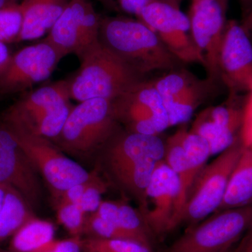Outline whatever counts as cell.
I'll return each mask as SVG.
<instances>
[{
    "label": "cell",
    "instance_id": "obj_1",
    "mask_svg": "<svg viewBox=\"0 0 252 252\" xmlns=\"http://www.w3.org/2000/svg\"><path fill=\"white\" fill-rule=\"evenodd\" d=\"M97 154L109 178L140 205L156 167L164 160L165 142L158 135L122 127Z\"/></svg>",
    "mask_w": 252,
    "mask_h": 252
},
{
    "label": "cell",
    "instance_id": "obj_2",
    "mask_svg": "<svg viewBox=\"0 0 252 252\" xmlns=\"http://www.w3.org/2000/svg\"><path fill=\"white\" fill-rule=\"evenodd\" d=\"M98 40L118 59L146 77L155 71L174 69L180 61L140 20L102 17Z\"/></svg>",
    "mask_w": 252,
    "mask_h": 252
},
{
    "label": "cell",
    "instance_id": "obj_3",
    "mask_svg": "<svg viewBox=\"0 0 252 252\" xmlns=\"http://www.w3.org/2000/svg\"><path fill=\"white\" fill-rule=\"evenodd\" d=\"M77 57L80 67L67 79L70 98L78 102L94 98L114 100L147 81L146 76L118 59L99 40Z\"/></svg>",
    "mask_w": 252,
    "mask_h": 252
},
{
    "label": "cell",
    "instance_id": "obj_4",
    "mask_svg": "<svg viewBox=\"0 0 252 252\" xmlns=\"http://www.w3.org/2000/svg\"><path fill=\"white\" fill-rule=\"evenodd\" d=\"M70 99L67 79L57 81L25 94L6 110L2 119L53 141L74 107Z\"/></svg>",
    "mask_w": 252,
    "mask_h": 252
},
{
    "label": "cell",
    "instance_id": "obj_5",
    "mask_svg": "<svg viewBox=\"0 0 252 252\" xmlns=\"http://www.w3.org/2000/svg\"><path fill=\"white\" fill-rule=\"evenodd\" d=\"M121 128L112 101L87 99L73 107L62 130L52 142L69 155L89 157L97 154Z\"/></svg>",
    "mask_w": 252,
    "mask_h": 252
},
{
    "label": "cell",
    "instance_id": "obj_6",
    "mask_svg": "<svg viewBox=\"0 0 252 252\" xmlns=\"http://www.w3.org/2000/svg\"><path fill=\"white\" fill-rule=\"evenodd\" d=\"M187 201L178 176L163 160L154 170L139 212L152 234L162 236L182 223Z\"/></svg>",
    "mask_w": 252,
    "mask_h": 252
},
{
    "label": "cell",
    "instance_id": "obj_7",
    "mask_svg": "<svg viewBox=\"0 0 252 252\" xmlns=\"http://www.w3.org/2000/svg\"><path fill=\"white\" fill-rule=\"evenodd\" d=\"M4 122L33 166L51 187L54 195L91 180L95 175L67 157L52 141L31 133L15 124Z\"/></svg>",
    "mask_w": 252,
    "mask_h": 252
},
{
    "label": "cell",
    "instance_id": "obj_8",
    "mask_svg": "<svg viewBox=\"0 0 252 252\" xmlns=\"http://www.w3.org/2000/svg\"><path fill=\"white\" fill-rule=\"evenodd\" d=\"M252 223V205L215 212L189 227L168 252H220L233 247Z\"/></svg>",
    "mask_w": 252,
    "mask_h": 252
},
{
    "label": "cell",
    "instance_id": "obj_9",
    "mask_svg": "<svg viewBox=\"0 0 252 252\" xmlns=\"http://www.w3.org/2000/svg\"><path fill=\"white\" fill-rule=\"evenodd\" d=\"M242 152L243 146L238 138L229 148L205 165L189 192L182 223L193 226L218 210Z\"/></svg>",
    "mask_w": 252,
    "mask_h": 252
},
{
    "label": "cell",
    "instance_id": "obj_10",
    "mask_svg": "<svg viewBox=\"0 0 252 252\" xmlns=\"http://www.w3.org/2000/svg\"><path fill=\"white\" fill-rule=\"evenodd\" d=\"M137 16L179 61L200 63L205 66L203 57L192 37L190 20L180 8L161 0H152Z\"/></svg>",
    "mask_w": 252,
    "mask_h": 252
},
{
    "label": "cell",
    "instance_id": "obj_11",
    "mask_svg": "<svg viewBox=\"0 0 252 252\" xmlns=\"http://www.w3.org/2000/svg\"><path fill=\"white\" fill-rule=\"evenodd\" d=\"M101 19L91 0H69L43 40L51 44L62 59L69 54L79 56L98 40Z\"/></svg>",
    "mask_w": 252,
    "mask_h": 252
},
{
    "label": "cell",
    "instance_id": "obj_12",
    "mask_svg": "<svg viewBox=\"0 0 252 252\" xmlns=\"http://www.w3.org/2000/svg\"><path fill=\"white\" fill-rule=\"evenodd\" d=\"M112 103L116 119L128 132L158 135L170 127L162 97L152 81H145Z\"/></svg>",
    "mask_w": 252,
    "mask_h": 252
},
{
    "label": "cell",
    "instance_id": "obj_13",
    "mask_svg": "<svg viewBox=\"0 0 252 252\" xmlns=\"http://www.w3.org/2000/svg\"><path fill=\"white\" fill-rule=\"evenodd\" d=\"M61 60L56 49L44 40L19 50L0 74V96L24 92L46 80Z\"/></svg>",
    "mask_w": 252,
    "mask_h": 252
},
{
    "label": "cell",
    "instance_id": "obj_14",
    "mask_svg": "<svg viewBox=\"0 0 252 252\" xmlns=\"http://www.w3.org/2000/svg\"><path fill=\"white\" fill-rule=\"evenodd\" d=\"M190 32L212 79L220 77V56L225 28V6L218 0H191Z\"/></svg>",
    "mask_w": 252,
    "mask_h": 252
},
{
    "label": "cell",
    "instance_id": "obj_15",
    "mask_svg": "<svg viewBox=\"0 0 252 252\" xmlns=\"http://www.w3.org/2000/svg\"><path fill=\"white\" fill-rule=\"evenodd\" d=\"M0 185L16 189L32 209L39 205L42 196L39 172L2 119L0 121Z\"/></svg>",
    "mask_w": 252,
    "mask_h": 252
},
{
    "label": "cell",
    "instance_id": "obj_16",
    "mask_svg": "<svg viewBox=\"0 0 252 252\" xmlns=\"http://www.w3.org/2000/svg\"><path fill=\"white\" fill-rule=\"evenodd\" d=\"M220 78L230 94L252 89V41L245 26L235 21L225 25L220 56Z\"/></svg>",
    "mask_w": 252,
    "mask_h": 252
},
{
    "label": "cell",
    "instance_id": "obj_17",
    "mask_svg": "<svg viewBox=\"0 0 252 252\" xmlns=\"http://www.w3.org/2000/svg\"><path fill=\"white\" fill-rule=\"evenodd\" d=\"M69 0H23V24L17 42L32 40L49 33Z\"/></svg>",
    "mask_w": 252,
    "mask_h": 252
},
{
    "label": "cell",
    "instance_id": "obj_18",
    "mask_svg": "<svg viewBox=\"0 0 252 252\" xmlns=\"http://www.w3.org/2000/svg\"><path fill=\"white\" fill-rule=\"evenodd\" d=\"M124 231L129 238L152 248V234L140 215L127 204L115 201H102L95 212Z\"/></svg>",
    "mask_w": 252,
    "mask_h": 252
},
{
    "label": "cell",
    "instance_id": "obj_19",
    "mask_svg": "<svg viewBox=\"0 0 252 252\" xmlns=\"http://www.w3.org/2000/svg\"><path fill=\"white\" fill-rule=\"evenodd\" d=\"M252 205V151L243 148L230 177L223 201L215 212Z\"/></svg>",
    "mask_w": 252,
    "mask_h": 252
},
{
    "label": "cell",
    "instance_id": "obj_20",
    "mask_svg": "<svg viewBox=\"0 0 252 252\" xmlns=\"http://www.w3.org/2000/svg\"><path fill=\"white\" fill-rule=\"evenodd\" d=\"M34 217L32 208L26 198L16 189L7 187L0 209V242L11 238Z\"/></svg>",
    "mask_w": 252,
    "mask_h": 252
},
{
    "label": "cell",
    "instance_id": "obj_21",
    "mask_svg": "<svg viewBox=\"0 0 252 252\" xmlns=\"http://www.w3.org/2000/svg\"><path fill=\"white\" fill-rule=\"evenodd\" d=\"M54 235L52 223L34 217L11 237L9 251L36 252L54 240Z\"/></svg>",
    "mask_w": 252,
    "mask_h": 252
},
{
    "label": "cell",
    "instance_id": "obj_22",
    "mask_svg": "<svg viewBox=\"0 0 252 252\" xmlns=\"http://www.w3.org/2000/svg\"><path fill=\"white\" fill-rule=\"evenodd\" d=\"M207 84L197 81L180 94L162 99L170 127L189 122L205 94Z\"/></svg>",
    "mask_w": 252,
    "mask_h": 252
},
{
    "label": "cell",
    "instance_id": "obj_23",
    "mask_svg": "<svg viewBox=\"0 0 252 252\" xmlns=\"http://www.w3.org/2000/svg\"><path fill=\"white\" fill-rule=\"evenodd\" d=\"M186 128L187 126L183 124L180 129L165 142L164 161L178 176L184 192L188 198L189 192L196 177L189 163L182 144V139Z\"/></svg>",
    "mask_w": 252,
    "mask_h": 252
},
{
    "label": "cell",
    "instance_id": "obj_24",
    "mask_svg": "<svg viewBox=\"0 0 252 252\" xmlns=\"http://www.w3.org/2000/svg\"><path fill=\"white\" fill-rule=\"evenodd\" d=\"M190 131L207 140L212 156L224 152L239 138L238 133L213 122L204 111L194 121Z\"/></svg>",
    "mask_w": 252,
    "mask_h": 252
},
{
    "label": "cell",
    "instance_id": "obj_25",
    "mask_svg": "<svg viewBox=\"0 0 252 252\" xmlns=\"http://www.w3.org/2000/svg\"><path fill=\"white\" fill-rule=\"evenodd\" d=\"M182 144L194 175L197 177L212 156L208 142L201 136L187 130V127L184 132Z\"/></svg>",
    "mask_w": 252,
    "mask_h": 252
},
{
    "label": "cell",
    "instance_id": "obj_26",
    "mask_svg": "<svg viewBox=\"0 0 252 252\" xmlns=\"http://www.w3.org/2000/svg\"><path fill=\"white\" fill-rule=\"evenodd\" d=\"M82 248L87 252H152L150 247L124 239L89 238L82 240Z\"/></svg>",
    "mask_w": 252,
    "mask_h": 252
},
{
    "label": "cell",
    "instance_id": "obj_27",
    "mask_svg": "<svg viewBox=\"0 0 252 252\" xmlns=\"http://www.w3.org/2000/svg\"><path fill=\"white\" fill-rule=\"evenodd\" d=\"M22 24V12L18 3L0 9V41L6 44L17 42Z\"/></svg>",
    "mask_w": 252,
    "mask_h": 252
},
{
    "label": "cell",
    "instance_id": "obj_28",
    "mask_svg": "<svg viewBox=\"0 0 252 252\" xmlns=\"http://www.w3.org/2000/svg\"><path fill=\"white\" fill-rule=\"evenodd\" d=\"M196 81L189 73L179 72L167 74L152 81V84L162 99H165L180 94Z\"/></svg>",
    "mask_w": 252,
    "mask_h": 252
},
{
    "label": "cell",
    "instance_id": "obj_29",
    "mask_svg": "<svg viewBox=\"0 0 252 252\" xmlns=\"http://www.w3.org/2000/svg\"><path fill=\"white\" fill-rule=\"evenodd\" d=\"M86 214L78 204H63L57 206L58 220L73 237L84 233Z\"/></svg>",
    "mask_w": 252,
    "mask_h": 252
},
{
    "label": "cell",
    "instance_id": "obj_30",
    "mask_svg": "<svg viewBox=\"0 0 252 252\" xmlns=\"http://www.w3.org/2000/svg\"><path fill=\"white\" fill-rule=\"evenodd\" d=\"M105 190V184L96 175L91 180L78 205L86 214L95 212L102 203V195Z\"/></svg>",
    "mask_w": 252,
    "mask_h": 252
},
{
    "label": "cell",
    "instance_id": "obj_31",
    "mask_svg": "<svg viewBox=\"0 0 252 252\" xmlns=\"http://www.w3.org/2000/svg\"><path fill=\"white\" fill-rule=\"evenodd\" d=\"M243 101V119L239 140L243 148L252 151V89Z\"/></svg>",
    "mask_w": 252,
    "mask_h": 252
},
{
    "label": "cell",
    "instance_id": "obj_32",
    "mask_svg": "<svg viewBox=\"0 0 252 252\" xmlns=\"http://www.w3.org/2000/svg\"><path fill=\"white\" fill-rule=\"evenodd\" d=\"M106 9L117 12L138 16L142 9L152 0H97Z\"/></svg>",
    "mask_w": 252,
    "mask_h": 252
},
{
    "label": "cell",
    "instance_id": "obj_33",
    "mask_svg": "<svg viewBox=\"0 0 252 252\" xmlns=\"http://www.w3.org/2000/svg\"><path fill=\"white\" fill-rule=\"evenodd\" d=\"M82 240L80 237H72L62 240H53L36 252H80Z\"/></svg>",
    "mask_w": 252,
    "mask_h": 252
},
{
    "label": "cell",
    "instance_id": "obj_34",
    "mask_svg": "<svg viewBox=\"0 0 252 252\" xmlns=\"http://www.w3.org/2000/svg\"><path fill=\"white\" fill-rule=\"evenodd\" d=\"M97 174H95L94 177ZM94 177H92L91 180L86 181L85 182H82V183L72 186V187L67 189V190H64L62 193L55 195L58 199L57 206L59 205H63V204L79 203L83 194H84L86 188H87L88 186L90 183L91 180Z\"/></svg>",
    "mask_w": 252,
    "mask_h": 252
},
{
    "label": "cell",
    "instance_id": "obj_35",
    "mask_svg": "<svg viewBox=\"0 0 252 252\" xmlns=\"http://www.w3.org/2000/svg\"><path fill=\"white\" fill-rule=\"evenodd\" d=\"M233 252H252V223L246 230L241 242Z\"/></svg>",
    "mask_w": 252,
    "mask_h": 252
},
{
    "label": "cell",
    "instance_id": "obj_36",
    "mask_svg": "<svg viewBox=\"0 0 252 252\" xmlns=\"http://www.w3.org/2000/svg\"><path fill=\"white\" fill-rule=\"evenodd\" d=\"M11 56L12 54L10 53L7 44L0 41V74L7 67Z\"/></svg>",
    "mask_w": 252,
    "mask_h": 252
},
{
    "label": "cell",
    "instance_id": "obj_37",
    "mask_svg": "<svg viewBox=\"0 0 252 252\" xmlns=\"http://www.w3.org/2000/svg\"><path fill=\"white\" fill-rule=\"evenodd\" d=\"M240 1L243 7L244 14L246 15L248 18L252 11V0H240Z\"/></svg>",
    "mask_w": 252,
    "mask_h": 252
},
{
    "label": "cell",
    "instance_id": "obj_38",
    "mask_svg": "<svg viewBox=\"0 0 252 252\" xmlns=\"http://www.w3.org/2000/svg\"><path fill=\"white\" fill-rule=\"evenodd\" d=\"M6 189H7V187L6 186L0 185V209L2 206L3 202H4Z\"/></svg>",
    "mask_w": 252,
    "mask_h": 252
},
{
    "label": "cell",
    "instance_id": "obj_39",
    "mask_svg": "<svg viewBox=\"0 0 252 252\" xmlns=\"http://www.w3.org/2000/svg\"><path fill=\"white\" fill-rule=\"evenodd\" d=\"M247 26H248V28H246V30L248 31L249 34L251 33L250 36L252 37V11L250 16L247 18Z\"/></svg>",
    "mask_w": 252,
    "mask_h": 252
},
{
    "label": "cell",
    "instance_id": "obj_40",
    "mask_svg": "<svg viewBox=\"0 0 252 252\" xmlns=\"http://www.w3.org/2000/svg\"><path fill=\"white\" fill-rule=\"evenodd\" d=\"M161 1L166 2L167 4H171L172 6H176V7L180 8L182 0H161Z\"/></svg>",
    "mask_w": 252,
    "mask_h": 252
},
{
    "label": "cell",
    "instance_id": "obj_41",
    "mask_svg": "<svg viewBox=\"0 0 252 252\" xmlns=\"http://www.w3.org/2000/svg\"><path fill=\"white\" fill-rule=\"evenodd\" d=\"M14 4V3L10 2L9 0H0V9L9 6V5Z\"/></svg>",
    "mask_w": 252,
    "mask_h": 252
},
{
    "label": "cell",
    "instance_id": "obj_42",
    "mask_svg": "<svg viewBox=\"0 0 252 252\" xmlns=\"http://www.w3.org/2000/svg\"><path fill=\"white\" fill-rule=\"evenodd\" d=\"M233 250H234V248L231 247V248L226 249V250H223V251L220 252H233Z\"/></svg>",
    "mask_w": 252,
    "mask_h": 252
},
{
    "label": "cell",
    "instance_id": "obj_43",
    "mask_svg": "<svg viewBox=\"0 0 252 252\" xmlns=\"http://www.w3.org/2000/svg\"><path fill=\"white\" fill-rule=\"evenodd\" d=\"M218 1H220V2L222 3V4L226 6L227 0H218Z\"/></svg>",
    "mask_w": 252,
    "mask_h": 252
},
{
    "label": "cell",
    "instance_id": "obj_44",
    "mask_svg": "<svg viewBox=\"0 0 252 252\" xmlns=\"http://www.w3.org/2000/svg\"><path fill=\"white\" fill-rule=\"evenodd\" d=\"M11 3H17V0H9Z\"/></svg>",
    "mask_w": 252,
    "mask_h": 252
},
{
    "label": "cell",
    "instance_id": "obj_45",
    "mask_svg": "<svg viewBox=\"0 0 252 252\" xmlns=\"http://www.w3.org/2000/svg\"><path fill=\"white\" fill-rule=\"evenodd\" d=\"M3 98H4V97H2V96H0V100H1V99H2Z\"/></svg>",
    "mask_w": 252,
    "mask_h": 252
},
{
    "label": "cell",
    "instance_id": "obj_46",
    "mask_svg": "<svg viewBox=\"0 0 252 252\" xmlns=\"http://www.w3.org/2000/svg\"><path fill=\"white\" fill-rule=\"evenodd\" d=\"M14 252L8 251V252Z\"/></svg>",
    "mask_w": 252,
    "mask_h": 252
}]
</instances>
